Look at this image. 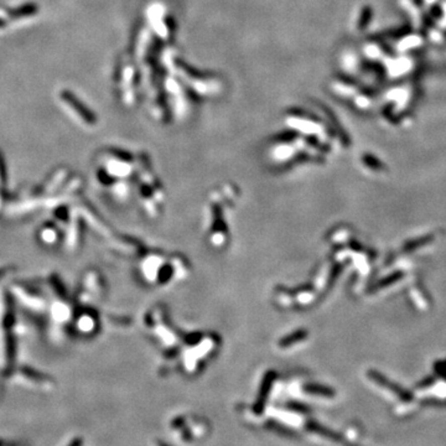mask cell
Masks as SVG:
<instances>
[{
  "label": "cell",
  "mask_w": 446,
  "mask_h": 446,
  "mask_svg": "<svg viewBox=\"0 0 446 446\" xmlns=\"http://www.w3.org/2000/svg\"><path fill=\"white\" fill-rule=\"evenodd\" d=\"M272 382H273V378L268 377L265 378L264 381L263 387H261V391L260 394H259L257 403L254 405V412L257 414H260L264 410V405H265V400H266V395L269 394V391H271V387H272Z\"/></svg>",
  "instance_id": "obj_1"
},
{
  "label": "cell",
  "mask_w": 446,
  "mask_h": 446,
  "mask_svg": "<svg viewBox=\"0 0 446 446\" xmlns=\"http://www.w3.org/2000/svg\"><path fill=\"white\" fill-rule=\"evenodd\" d=\"M20 372H21V375H23V377L29 379V381L36 382V383L50 384V382H51V379L47 377V376H44L42 373H39L37 371L31 370V368L24 367V368H21Z\"/></svg>",
  "instance_id": "obj_2"
},
{
  "label": "cell",
  "mask_w": 446,
  "mask_h": 446,
  "mask_svg": "<svg viewBox=\"0 0 446 446\" xmlns=\"http://www.w3.org/2000/svg\"><path fill=\"white\" fill-rule=\"evenodd\" d=\"M57 237L58 233L57 229H56L55 227H50V226L44 227V229L41 231V239L44 240L45 243H47V244H52V243H55L56 240H57Z\"/></svg>",
  "instance_id": "obj_3"
},
{
  "label": "cell",
  "mask_w": 446,
  "mask_h": 446,
  "mask_svg": "<svg viewBox=\"0 0 446 446\" xmlns=\"http://www.w3.org/2000/svg\"><path fill=\"white\" fill-rule=\"evenodd\" d=\"M52 315L56 320H58V321H63V320L68 319L69 310L67 306L63 305V304H55L52 308Z\"/></svg>",
  "instance_id": "obj_4"
},
{
  "label": "cell",
  "mask_w": 446,
  "mask_h": 446,
  "mask_svg": "<svg viewBox=\"0 0 446 446\" xmlns=\"http://www.w3.org/2000/svg\"><path fill=\"white\" fill-rule=\"evenodd\" d=\"M78 328L83 332H91L95 328V320L91 315H83L78 319Z\"/></svg>",
  "instance_id": "obj_5"
},
{
  "label": "cell",
  "mask_w": 446,
  "mask_h": 446,
  "mask_svg": "<svg viewBox=\"0 0 446 446\" xmlns=\"http://www.w3.org/2000/svg\"><path fill=\"white\" fill-rule=\"evenodd\" d=\"M266 428L274 430V431H277V432H280V434H283V435H294V432L292 431V430L284 429L283 428V425H280V424H275V423H273V421H269V423H266Z\"/></svg>",
  "instance_id": "obj_6"
},
{
  "label": "cell",
  "mask_w": 446,
  "mask_h": 446,
  "mask_svg": "<svg viewBox=\"0 0 446 446\" xmlns=\"http://www.w3.org/2000/svg\"><path fill=\"white\" fill-rule=\"evenodd\" d=\"M9 273H12V268H9V266L0 269V280L4 279V277H7Z\"/></svg>",
  "instance_id": "obj_7"
},
{
  "label": "cell",
  "mask_w": 446,
  "mask_h": 446,
  "mask_svg": "<svg viewBox=\"0 0 446 446\" xmlns=\"http://www.w3.org/2000/svg\"><path fill=\"white\" fill-rule=\"evenodd\" d=\"M82 444H83V440H82L81 437H76V439L72 440L71 444L68 446H82Z\"/></svg>",
  "instance_id": "obj_8"
},
{
  "label": "cell",
  "mask_w": 446,
  "mask_h": 446,
  "mask_svg": "<svg viewBox=\"0 0 446 446\" xmlns=\"http://www.w3.org/2000/svg\"><path fill=\"white\" fill-rule=\"evenodd\" d=\"M2 183H3V173H2V170H0V185H2Z\"/></svg>",
  "instance_id": "obj_9"
},
{
  "label": "cell",
  "mask_w": 446,
  "mask_h": 446,
  "mask_svg": "<svg viewBox=\"0 0 446 446\" xmlns=\"http://www.w3.org/2000/svg\"><path fill=\"white\" fill-rule=\"evenodd\" d=\"M159 445H160V446H167L166 444H164V442H159Z\"/></svg>",
  "instance_id": "obj_10"
},
{
  "label": "cell",
  "mask_w": 446,
  "mask_h": 446,
  "mask_svg": "<svg viewBox=\"0 0 446 446\" xmlns=\"http://www.w3.org/2000/svg\"><path fill=\"white\" fill-rule=\"evenodd\" d=\"M0 445H2V442H0Z\"/></svg>",
  "instance_id": "obj_11"
}]
</instances>
